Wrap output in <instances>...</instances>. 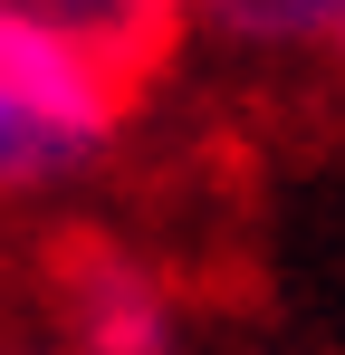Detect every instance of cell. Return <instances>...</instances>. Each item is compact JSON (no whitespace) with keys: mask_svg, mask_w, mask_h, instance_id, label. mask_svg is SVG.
Instances as JSON below:
<instances>
[{"mask_svg":"<svg viewBox=\"0 0 345 355\" xmlns=\"http://www.w3.org/2000/svg\"><path fill=\"white\" fill-rule=\"evenodd\" d=\"M336 67H345V39H336Z\"/></svg>","mask_w":345,"mask_h":355,"instance_id":"cell-5","label":"cell"},{"mask_svg":"<svg viewBox=\"0 0 345 355\" xmlns=\"http://www.w3.org/2000/svg\"><path fill=\"white\" fill-rule=\"evenodd\" d=\"M134 96L144 87L96 49L0 19V192H57L87 164H106Z\"/></svg>","mask_w":345,"mask_h":355,"instance_id":"cell-1","label":"cell"},{"mask_svg":"<svg viewBox=\"0 0 345 355\" xmlns=\"http://www.w3.org/2000/svg\"><path fill=\"white\" fill-rule=\"evenodd\" d=\"M182 19L221 49H259V58H297V49L345 39V0H182Z\"/></svg>","mask_w":345,"mask_h":355,"instance_id":"cell-4","label":"cell"},{"mask_svg":"<svg viewBox=\"0 0 345 355\" xmlns=\"http://www.w3.org/2000/svg\"><path fill=\"white\" fill-rule=\"evenodd\" d=\"M0 19H19V29H48V39H77V49H96L106 67H125L134 87H154L163 58L182 49V0H0Z\"/></svg>","mask_w":345,"mask_h":355,"instance_id":"cell-3","label":"cell"},{"mask_svg":"<svg viewBox=\"0 0 345 355\" xmlns=\"http://www.w3.org/2000/svg\"><path fill=\"white\" fill-rule=\"evenodd\" d=\"M0 355H19V346H0ZM48 355H57V346H48Z\"/></svg>","mask_w":345,"mask_h":355,"instance_id":"cell-6","label":"cell"},{"mask_svg":"<svg viewBox=\"0 0 345 355\" xmlns=\"http://www.w3.org/2000/svg\"><path fill=\"white\" fill-rule=\"evenodd\" d=\"M48 317H57V355H182L172 279L96 231L48 250Z\"/></svg>","mask_w":345,"mask_h":355,"instance_id":"cell-2","label":"cell"}]
</instances>
